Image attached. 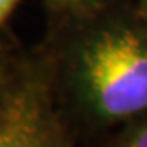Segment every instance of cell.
<instances>
[{"instance_id":"6","label":"cell","mask_w":147,"mask_h":147,"mask_svg":"<svg viewBox=\"0 0 147 147\" xmlns=\"http://www.w3.org/2000/svg\"><path fill=\"white\" fill-rule=\"evenodd\" d=\"M142 2H144V5H146V7H147V0H142Z\"/></svg>"},{"instance_id":"5","label":"cell","mask_w":147,"mask_h":147,"mask_svg":"<svg viewBox=\"0 0 147 147\" xmlns=\"http://www.w3.org/2000/svg\"><path fill=\"white\" fill-rule=\"evenodd\" d=\"M54 2H57L61 5H79V3H82L85 0H54Z\"/></svg>"},{"instance_id":"4","label":"cell","mask_w":147,"mask_h":147,"mask_svg":"<svg viewBox=\"0 0 147 147\" xmlns=\"http://www.w3.org/2000/svg\"><path fill=\"white\" fill-rule=\"evenodd\" d=\"M16 3H18V0H0V25L10 15V11L15 8Z\"/></svg>"},{"instance_id":"2","label":"cell","mask_w":147,"mask_h":147,"mask_svg":"<svg viewBox=\"0 0 147 147\" xmlns=\"http://www.w3.org/2000/svg\"><path fill=\"white\" fill-rule=\"evenodd\" d=\"M0 147H59L41 115L30 100L11 103L0 115Z\"/></svg>"},{"instance_id":"3","label":"cell","mask_w":147,"mask_h":147,"mask_svg":"<svg viewBox=\"0 0 147 147\" xmlns=\"http://www.w3.org/2000/svg\"><path fill=\"white\" fill-rule=\"evenodd\" d=\"M121 147H147V123L132 129L124 137Z\"/></svg>"},{"instance_id":"1","label":"cell","mask_w":147,"mask_h":147,"mask_svg":"<svg viewBox=\"0 0 147 147\" xmlns=\"http://www.w3.org/2000/svg\"><path fill=\"white\" fill-rule=\"evenodd\" d=\"M82 92L105 119H123L147 110V38L115 28L95 36L79 64Z\"/></svg>"}]
</instances>
